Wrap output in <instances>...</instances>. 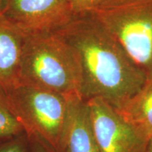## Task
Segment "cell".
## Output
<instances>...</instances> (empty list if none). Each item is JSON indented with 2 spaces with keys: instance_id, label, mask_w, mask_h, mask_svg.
<instances>
[{
  "instance_id": "cell-1",
  "label": "cell",
  "mask_w": 152,
  "mask_h": 152,
  "mask_svg": "<svg viewBox=\"0 0 152 152\" xmlns=\"http://www.w3.org/2000/svg\"><path fill=\"white\" fill-rule=\"evenodd\" d=\"M54 32L77 56L84 100L99 98L118 109L147 83V75L96 14L73 15Z\"/></svg>"
},
{
  "instance_id": "cell-13",
  "label": "cell",
  "mask_w": 152,
  "mask_h": 152,
  "mask_svg": "<svg viewBox=\"0 0 152 152\" xmlns=\"http://www.w3.org/2000/svg\"><path fill=\"white\" fill-rule=\"evenodd\" d=\"M28 137L30 140V152H53L37 138L29 136Z\"/></svg>"
},
{
  "instance_id": "cell-10",
  "label": "cell",
  "mask_w": 152,
  "mask_h": 152,
  "mask_svg": "<svg viewBox=\"0 0 152 152\" xmlns=\"http://www.w3.org/2000/svg\"><path fill=\"white\" fill-rule=\"evenodd\" d=\"M147 0H68L72 14L98 13Z\"/></svg>"
},
{
  "instance_id": "cell-12",
  "label": "cell",
  "mask_w": 152,
  "mask_h": 152,
  "mask_svg": "<svg viewBox=\"0 0 152 152\" xmlns=\"http://www.w3.org/2000/svg\"><path fill=\"white\" fill-rule=\"evenodd\" d=\"M0 152H30V140L26 132L0 138Z\"/></svg>"
},
{
  "instance_id": "cell-14",
  "label": "cell",
  "mask_w": 152,
  "mask_h": 152,
  "mask_svg": "<svg viewBox=\"0 0 152 152\" xmlns=\"http://www.w3.org/2000/svg\"><path fill=\"white\" fill-rule=\"evenodd\" d=\"M144 152H152V136L147 140Z\"/></svg>"
},
{
  "instance_id": "cell-8",
  "label": "cell",
  "mask_w": 152,
  "mask_h": 152,
  "mask_svg": "<svg viewBox=\"0 0 152 152\" xmlns=\"http://www.w3.org/2000/svg\"><path fill=\"white\" fill-rule=\"evenodd\" d=\"M26 34L0 15V87L5 92L19 85Z\"/></svg>"
},
{
  "instance_id": "cell-5",
  "label": "cell",
  "mask_w": 152,
  "mask_h": 152,
  "mask_svg": "<svg viewBox=\"0 0 152 152\" xmlns=\"http://www.w3.org/2000/svg\"><path fill=\"white\" fill-rule=\"evenodd\" d=\"M100 152H144L147 140L126 122L115 108L99 98L86 100Z\"/></svg>"
},
{
  "instance_id": "cell-11",
  "label": "cell",
  "mask_w": 152,
  "mask_h": 152,
  "mask_svg": "<svg viewBox=\"0 0 152 152\" xmlns=\"http://www.w3.org/2000/svg\"><path fill=\"white\" fill-rule=\"evenodd\" d=\"M25 132L9 106L5 91L0 87V138L10 137Z\"/></svg>"
},
{
  "instance_id": "cell-3",
  "label": "cell",
  "mask_w": 152,
  "mask_h": 152,
  "mask_svg": "<svg viewBox=\"0 0 152 152\" xmlns=\"http://www.w3.org/2000/svg\"><path fill=\"white\" fill-rule=\"evenodd\" d=\"M5 92L11 111L25 132L53 152L58 151L70 96L21 84Z\"/></svg>"
},
{
  "instance_id": "cell-9",
  "label": "cell",
  "mask_w": 152,
  "mask_h": 152,
  "mask_svg": "<svg viewBox=\"0 0 152 152\" xmlns=\"http://www.w3.org/2000/svg\"><path fill=\"white\" fill-rule=\"evenodd\" d=\"M115 110L146 140L152 136V78Z\"/></svg>"
},
{
  "instance_id": "cell-4",
  "label": "cell",
  "mask_w": 152,
  "mask_h": 152,
  "mask_svg": "<svg viewBox=\"0 0 152 152\" xmlns=\"http://www.w3.org/2000/svg\"><path fill=\"white\" fill-rule=\"evenodd\" d=\"M118 41L133 61L152 78V0L92 13Z\"/></svg>"
},
{
  "instance_id": "cell-2",
  "label": "cell",
  "mask_w": 152,
  "mask_h": 152,
  "mask_svg": "<svg viewBox=\"0 0 152 152\" xmlns=\"http://www.w3.org/2000/svg\"><path fill=\"white\" fill-rule=\"evenodd\" d=\"M19 84L52 91L67 97L80 96L81 72L77 56L54 32L28 34Z\"/></svg>"
},
{
  "instance_id": "cell-6",
  "label": "cell",
  "mask_w": 152,
  "mask_h": 152,
  "mask_svg": "<svg viewBox=\"0 0 152 152\" xmlns=\"http://www.w3.org/2000/svg\"><path fill=\"white\" fill-rule=\"evenodd\" d=\"M2 15L26 35L54 32L73 16L68 0H6Z\"/></svg>"
},
{
  "instance_id": "cell-7",
  "label": "cell",
  "mask_w": 152,
  "mask_h": 152,
  "mask_svg": "<svg viewBox=\"0 0 152 152\" xmlns=\"http://www.w3.org/2000/svg\"><path fill=\"white\" fill-rule=\"evenodd\" d=\"M57 152H100L87 101L78 95L68 99L67 117Z\"/></svg>"
},
{
  "instance_id": "cell-15",
  "label": "cell",
  "mask_w": 152,
  "mask_h": 152,
  "mask_svg": "<svg viewBox=\"0 0 152 152\" xmlns=\"http://www.w3.org/2000/svg\"><path fill=\"white\" fill-rule=\"evenodd\" d=\"M6 0H0V15L2 14L3 10L4 9Z\"/></svg>"
}]
</instances>
